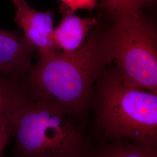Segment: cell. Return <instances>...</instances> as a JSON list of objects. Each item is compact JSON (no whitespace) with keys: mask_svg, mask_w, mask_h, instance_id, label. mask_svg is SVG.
Masks as SVG:
<instances>
[{"mask_svg":"<svg viewBox=\"0 0 157 157\" xmlns=\"http://www.w3.org/2000/svg\"><path fill=\"white\" fill-rule=\"evenodd\" d=\"M12 1L16 8L15 22L22 29L23 36L38 49L39 55L59 51L53 39V13L37 11L26 0Z\"/></svg>","mask_w":157,"mask_h":157,"instance_id":"5b68a950","label":"cell"},{"mask_svg":"<svg viewBox=\"0 0 157 157\" xmlns=\"http://www.w3.org/2000/svg\"><path fill=\"white\" fill-rule=\"evenodd\" d=\"M63 11L61 22L54 30L53 39L58 50L72 51L84 43L97 21L93 17L82 18L68 8H64Z\"/></svg>","mask_w":157,"mask_h":157,"instance_id":"52a82bcc","label":"cell"},{"mask_svg":"<svg viewBox=\"0 0 157 157\" xmlns=\"http://www.w3.org/2000/svg\"><path fill=\"white\" fill-rule=\"evenodd\" d=\"M0 118V157H2L6 147L12 137L10 114Z\"/></svg>","mask_w":157,"mask_h":157,"instance_id":"8fae6325","label":"cell"},{"mask_svg":"<svg viewBox=\"0 0 157 157\" xmlns=\"http://www.w3.org/2000/svg\"><path fill=\"white\" fill-rule=\"evenodd\" d=\"M109 32L113 58L126 84L157 94V36L142 12L115 17Z\"/></svg>","mask_w":157,"mask_h":157,"instance_id":"277c9868","label":"cell"},{"mask_svg":"<svg viewBox=\"0 0 157 157\" xmlns=\"http://www.w3.org/2000/svg\"><path fill=\"white\" fill-rule=\"evenodd\" d=\"M66 7L71 10L78 9L91 10L97 6V0H61Z\"/></svg>","mask_w":157,"mask_h":157,"instance_id":"7c38bea8","label":"cell"},{"mask_svg":"<svg viewBox=\"0 0 157 157\" xmlns=\"http://www.w3.org/2000/svg\"><path fill=\"white\" fill-rule=\"evenodd\" d=\"M23 79L0 76V118L11 111L23 91Z\"/></svg>","mask_w":157,"mask_h":157,"instance_id":"9c48e42d","label":"cell"},{"mask_svg":"<svg viewBox=\"0 0 157 157\" xmlns=\"http://www.w3.org/2000/svg\"><path fill=\"white\" fill-rule=\"evenodd\" d=\"M14 157H85L90 148L81 128L57 107L25 90L10 114Z\"/></svg>","mask_w":157,"mask_h":157,"instance_id":"3957f363","label":"cell"},{"mask_svg":"<svg viewBox=\"0 0 157 157\" xmlns=\"http://www.w3.org/2000/svg\"><path fill=\"white\" fill-rule=\"evenodd\" d=\"M85 157H157V148L139 146L129 141H109L91 147Z\"/></svg>","mask_w":157,"mask_h":157,"instance_id":"ba28073f","label":"cell"},{"mask_svg":"<svg viewBox=\"0 0 157 157\" xmlns=\"http://www.w3.org/2000/svg\"><path fill=\"white\" fill-rule=\"evenodd\" d=\"M96 83L91 106L102 142L123 140L157 148V94L126 84L117 69Z\"/></svg>","mask_w":157,"mask_h":157,"instance_id":"7a4b0ae2","label":"cell"},{"mask_svg":"<svg viewBox=\"0 0 157 157\" xmlns=\"http://www.w3.org/2000/svg\"><path fill=\"white\" fill-rule=\"evenodd\" d=\"M113 59L109 30L96 28L75 50L39 55L23 79L24 90L80 125L90 110L94 83Z\"/></svg>","mask_w":157,"mask_h":157,"instance_id":"6da1fadb","label":"cell"},{"mask_svg":"<svg viewBox=\"0 0 157 157\" xmlns=\"http://www.w3.org/2000/svg\"><path fill=\"white\" fill-rule=\"evenodd\" d=\"M36 49L21 34L0 30V72L23 79L33 67L32 58Z\"/></svg>","mask_w":157,"mask_h":157,"instance_id":"8992f818","label":"cell"},{"mask_svg":"<svg viewBox=\"0 0 157 157\" xmlns=\"http://www.w3.org/2000/svg\"><path fill=\"white\" fill-rule=\"evenodd\" d=\"M149 0H102V6L115 17L142 12Z\"/></svg>","mask_w":157,"mask_h":157,"instance_id":"30bf717a","label":"cell"}]
</instances>
